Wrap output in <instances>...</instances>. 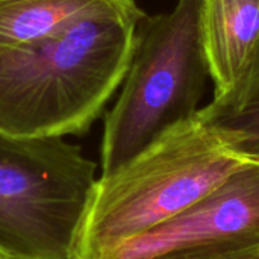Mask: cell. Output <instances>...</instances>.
I'll return each instance as SVG.
<instances>
[{
  "instance_id": "cell-1",
  "label": "cell",
  "mask_w": 259,
  "mask_h": 259,
  "mask_svg": "<svg viewBox=\"0 0 259 259\" xmlns=\"http://www.w3.org/2000/svg\"><path fill=\"white\" fill-rule=\"evenodd\" d=\"M141 14H103L0 50V132L83 135L123 83Z\"/></svg>"
},
{
  "instance_id": "cell-2",
  "label": "cell",
  "mask_w": 259,
  "mask_h": 259,
  "mask_svg": "<svg viewBox=\"0 0 259 259\" xmlns=\"http://www.w3.org/2000/svg\"><path fill=\"white\" fill-rule=\"evenodd\" d=\"M197 115L100 176L76 259H103L215 190L243 162Z\"/></svg>"
},
{
  "instance_id": "cell-3",
  "label": "cell",
  "mask_w": 259,
  "mask_h": 259,
  "mask_svg": "<svg viewBox=\"0 0 259 259\" xmlns=\"http://www.w3.org/2000/svg\"><path fill=\"white\" fill-rule=\"evenodd\" d=\"M200 11L202 0H178L170 12L140 21L121 93L105 115L102 176L197 115L209 77Z\"/></svg>"
},
{
  "instance_id": "cell-4",
  "label": "cell",
  "mask_w": 259,
  "mask_h": 259,
  "mask_svg": "<svg viewBox=\"0 0 259 259\" xmlns=\"http://www.w3.org/2000/svg\"><path fill=\"white\" fill-rule=\"evenodd\" d=\"M97 165L62 137L0 132V255L76 259Z\"/></svg>"
},
{
  "instance_id": "cell-5",
  "label": "cell",
  "mask_w": 259,
  "mask_h": 259,
  "mask_svg": "<svg viewBox=\"0 0 259 259\" xmlns=\"http://www.w3.org/2000/svg\"><path fill=\"white\" fill-rule=\"evenodd\" d=\"M259 240V161H246L215 190L103 259H155Z\"/></svg>"
},
{
  "instance_id": "cell-6",
  "label": "cell",
  "mask_w": 259,
  "mask_h": 259,
  "mask_svg": "<svg viewBox=\"0 0 259 259\" xmlns=\"http://www.w3.org/2000/svg\"><path fill=\"white\" fill-rule=\"evenodd\" d=\"M200 35L214 97L229 93L259 49V0H202Z\"/></svg>"
},
{
  "instance_id": "cell-7",
  "label": "cell",
  "mask_w": 259,
  "mask_h": 259,
  "mask_svg": "<svg viewBox=\"0 0 259 259\" xmlns=\"http://www.w3.org/2000/svg\"><path fill=\"white\" fill-rule=\"evenodd\" d=\"M137 0H0V50L47 38L103 14H141Z\"/></svg>"
},
{
  "instance_id": "cell-8",
  "label": "cell",
  "mask_w": 259,
  "mask_h": 259,
  "mask_svg": "<svg viewBox=\"0 0 259 259\" xmlns=\"http://www.w3.org/2000/svg\"><path fill=\"white\" fill-rule=\"evenodd\" d=\"M197 118L235 155L259 161V49L235 87L199 109Z\"/></svg>"
},
{
  "instance_id": "cell-9",
  "label": "cell",
  "mask_w": 259,
  "mask_h": 259,
  "mask_svg": "<svg viewBox=\"0 0 259 259\" xmlns=\"http://www.w3.org/2000/svg\"><path fill=\"white\" fill-rule=\"evenodd\" d=\"M155 259H259V240L187 250Z\"/></svg>"
},
{
  "instance_id": "cell-10",
  "label": "cell",
  "mask_w": 259,
  "mask_h": 259,
  "mask_svg": "<svg viewBox=\"0 0 259 259\" xmlns=\"http://www.w3.org/2000/svg\"><path fill=\"white\" fill-rule=\"evenodd\" d=\"M0 259H8V258H5V256H2V255H0Z\"/></svg>"
}]
</instances>
